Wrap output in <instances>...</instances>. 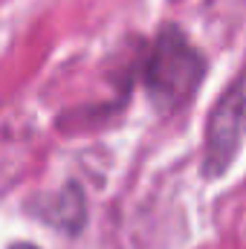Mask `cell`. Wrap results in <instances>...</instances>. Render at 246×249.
<instances>
[{
    "mask_svg": "<svg viewBox=\"0 0 246 249\" xmlns=\"http://www.w3.org/2000/svg\"><path fill=\"white\" fill-rule=\"evenodd\" d=\"M244 139H246V70L217 99V105H214V110L206 122L203 174L209 180L220 177L232 165V160L238 157Z\"/></svg>",
    "mask_w": 246,
    "mask_h": 249,
    "instance_id": "obj_2",
    "label": "cell"
},
{
    "mask_svg": "<svg viewBox=\"0 0 246 249\" xmlns=\"http://www.w3.org/2000/svg\"><path fill=\"white\" fill-rule=\"evenodd\" d=\"M41 217L47 223H53L64 235H78L84 229V223H87V200H84V191L75 186V183H67L55 197H50V203L41 212Z\"/></svg>",
    "mask_w": 246,
    "mask_h": 249,
    "instance_id": "obj_3",
    "label": "cell"
},
{
    "mask_svg": "<svg viewBox=\"0 0 246 249\" xmlns=\"http://www.w3.org/2000/svg\"><path fill=\"white\" fill-rule=\"evenodd\" d=\"M9 249H38L35 244H12Z\"/></svg>",
    "mask_w": 246,
    "mask_h": 249,
    "instance_id": "obj_4",
    "label": "cell"
},
{
    "mask_svg": "<svg viewBox=\"0 0 246 249\" xmlns=\"http://www.w3.org/2000/svg\"><path fill=\"white\" fill-rule=\"evenodd\" d=\"M206 78V61L177 26H162L142 70V84L159 113L185 107Z\"/></svg>",
    "mask_w": 246,
    "mask_h": 249,
    "instance_id": "obj_1",
    "label": "cell"
}]
</instances>
